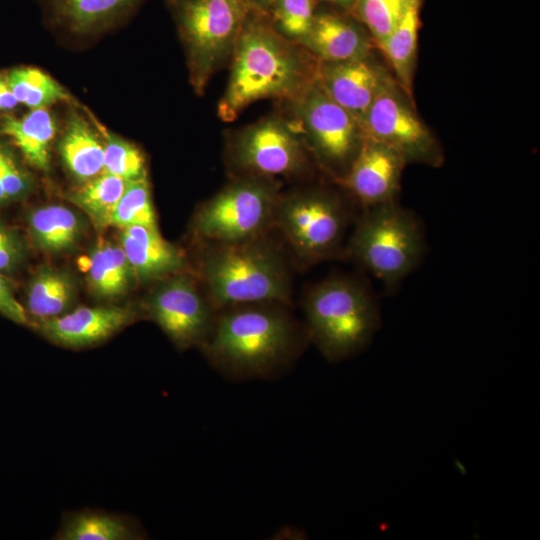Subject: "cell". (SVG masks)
Segmentation results:
<instances>
[{
	"mask_svg": "<svg viewBox=\"0 0 540 540\" xmlns=\"http://www.w3.org/2000/svg\"><path fill=\"white\" fill-rule=\"evenodd\" d=\"M145 310L182 350L201 347L216 314L200 281L184 271L158 280L146 301Z\"/></svg>",
	"mask_w": 540,
	"mask_h": 540,
	"instance_id": "9",
	"label": "cell"
},
{
	"mask_svg": "<svg viewBox=\"0 0 540 540\" xmlns=\"http://www.w3.org/2000/svg\"><path fill=\"white\" fill-rule=\"evenodd\" d=\"M32 242L41 251L61 253L70 250L83 234V221L71 209L48 205L34 209L28 216Z\"/></svg>",
	"mask_w": 540,
	"mask_h": 540,
	"instance_id": "23",
	"label": "cell"
},
{
	"mask_svg": "<svg viewBox=\"0 0 540 540\" xmlns=\"http://www.w3.org/2000/svg\"><path fill=\"white\" fill-rule=\"evenodd\" d=\"M56 123L46 108L31 109L22 118L7 117L1 132L20 149L34 167L46 171L50 165V144L56 134Z\"/></svg>",
	"mask_w": 540,
	"mask_h": 540,
	"instance_id": "22",
	"label": "cell"
},
{
	"mask_svg": "<svg viewBox=\"0 0 540 540\" xmlns=\"http://www.w3.org/2000/svg\"><path fill=\"white\" fill-rule=\"evenodd\" d=\"M218 116L232 121L250 104L267 98L294 101L316 80L318 61L281 35L265 13L251 11L231 55Z\"/></svg>",
	"mask_w": 540,
	"mask_h": 540,
	"instance_id": "1",
	"label": "cell"
},
{
	"mask_svg": "<svg viewBox=\"0 0 540 540\" xmlns=\"http://www.w3.org/2000/svg\"><path fill=\"white\" fill-rule=\"evenodd\" d=\"M361 137L383 143L406 161L435 164L439 153L426 126L396 93L391 82L358 121Z\"/></svg>",
	"mask_w": 540,
	"mask_h": 540,
	"instance_id": "12",
	"label": "cell"
},
{
	"mask_svg": "<svg viewBox=\"0 0 540 540\" xmlns=\"http://www.w3.org/2000/svg\"><path fill=\"white\" fill-rule=\"evenodd\" d=\"M371 41L352 18L340 13L317 11L307 34L298 42L320 62L366 58Z\"/></svg>",
	"mask_w": 540,
	"mask_h": 540,
	"instance_id": "16",
	"label": "cell"
},
{
	"mask_svg": "<svg viewBox=\"0 0 540 540\" xmlns=\"http://www.w3.org/2000/svg\"><path fill=\"white\" fill-rule=\"evenodd\" d=\"M185 49L190 84L202 94L233 53L252 10L242 0H167Z\"/></svg>",
	"mask_w": 540,
	"mask_h": 540,
	"instance_id": "6",
	"label": "cell"
},
{
	"mask_svg": "<svg viewBox=\"0 0 540 540\" xmlns=\"http://www.w3.org/2000/svg\"><path fill=\"white\" fill-rule=\"evenodd\" d=\"M203 245L199 281L216 312L247 304L291 303L289 270L267 236Z\"/></svg>",
	"mask_w": 540,
	"mask_h": 540,
	"instance_id": "3",
	"label": "cell"
},
{
	"mask_svg": "<svg viewBox=\"0 0 540 540\" xmlns=\"http://www.w3.org/2000/svg\"><path fill=\"white\" fill-rule=\"evenodd\" d=\"M248 7L254 11L266 13L272 0H242Z\"/></svg>",
	"mask_w": 540,
	"mask_h": 540,
	"instance_id": "36",
	"label": "cell"
},
{
	"mask_svg": "<svg viewBox=\"0 0 540 540\" xmlns=\"http://www.w3.org/2000/svg\"><path fill=\"white\" fill-rule=\"evenodd\" d=\"M75 299L76 284L69 272L49 266L38 268L26 288L28 325L63 315L71 310Z\"/></svg>",
	"mask_w": 540,
	"mask_h": 540,
	"instance_id": "20",
	"label": "cell"
},
{
	"mask_svg": "<svg viewBox=\"0 0 540 540\" xmlns=\"http://www.w3.org/2000/svg\"><path fill=\"white\" fill-rule=\"evenodd\" d=\"M0 314L17 324H29L24 306L17 300L10 282L2 273H0Z\"/></svg>",
	"mask_w": 540,
	"mask_h": 540,
	"instance_id": "34",
	"label": "cell"
},
{
	"mask_svg": "<svg viewBox=\"0 0 540 540\" xmlns=\"http://www.w3.org/2000/svg\"><path fill=\"white\" fill-rule=\"evenodd\" d=\"M3 147L4 146L0 144V167H1V154H2ZM6 202L7 201H6L5 194H4V191L1 185V180H0V204H4Z\"/></svg>",
	"mask_w": 540,
	"mask_h": 540,
	"instance_id": "38",
	"label": "cell"
},
{
	"mask_svg": "<svg viewBox=\"0 0 540 540\" xmlns=\"http://www.w3.org/2000/svg\"><path fill=\"white\" fill-rule=\"evenodd\" d=\"M412 0H357L349 12L369 31L379 47L403 17Z\"/></svg>",
	"mask_w": 540,
	"mask_h": 540,
	"instance_id": "29",
	"label": "cell"
},
{
	"mask_svg": "<svg viewBox=\"0 0 540 540\" xmlns=\"http://www.w3.org/2000/svg\"><path fill=\"white\" fill-rule=\"evenodd\" d=\"M229 150L240 176L290 177L301 174L308 164L298 135L286 122L274 117L240 131Z\"/></svg>",
	"mask_w": 540,
	"mask_h": 540,
	"instance_id": "11",
	"label": "cell"
},
{
	"mask_svg": "<svg viewBox=\"0 0 540 540\" xmlns=\"http://www.w3.org/2000/svg\"><path fill=\"white\" fill-rule=\"evenodd\" d=\"M137 318V310L127 306H82L31 326L53 344L83 349L107 341Z\"/></svg>",
	"mask_w": 540,
	"mask_h": 540,
	"instance_id": "13",
	"label": "cell"
},
{
	"mask_svg": "<svg viewBox=\"0 0 540 540\" xmlns=\"http://www.w3.org/2000/svg\"><path fill=\"white\" fill-rule=\"evenodd\" d=\"M6 81L18 103L31 109L46 108L48 105L68 101L67 91L52 77L37 68L13 69Z\"/></svg>",
	"mask_w": 540,
	"mask_h": 540,
	"instance_id": "27",
	"label": "cell"
},
{
	"mask_svg": "<svg viewBox=\"0 0 540 540\" xmlns=\"http://www.w3.org/2000/svg\"><path fill=\"white\" fill-rule=\"evenodd\" d=\"M424 249V232L416 215L392 202L364 209L342 255L392 290L418 266Z\"/></svg>",
	"mask_w": 540,
	"mask_h": 540,
	"instance_id": "5",
	"label": "cell"
},
{
	"mask_svg": "<svg viewBox=\"0 0 540 540\" xmlns=\"http://www.w3.org/2000/svg\"><path fill=\"white\" fill-rule=\"evenodd\" d=\"M18 101L9 87L6 78L0 76V110H11Z\"/></svg>",
	"mask_w": 540,
	"mask_h": 540,
	"instance_id": "35",
	"label": "cell"
},
{
	"mask_svg": "<svg viewBox=\"0 0 540 540\" xmlns=\"http://www.w3.org/2000/svg\"><path fill=\"white\" fill-rule=\"evenodd\" d=\"M317 81L327 95L349 112L357 123L381 90L391 82L367 57L320 62Z\"/></svg>",
	"mask_w": 540,
	"mask_h": 540,
	"instance_id": "15",
	"label": "cell"
},
{
	"mask_svg": "<svg viewBox=\"0 0 540 540\" xmlns=\"http://www.w3.org/2000/svg\"><path fill=\"white\" fill-rule=\"evenodd\" d=\"M53 540H143L147 532L133 516L99 508L63 513Z\"/></svg>",
	"mask_w": 540,
	"mask_h": 540,
	"instance_id": "19",
	"label": "cell"
},
{
	"mask_svg": "<svg viewBox=\"0 0 540 540\" xmlns=\"http://www.w3.org/2000/svg\"><path fill=\"white\" fill-rule=\"evenodd\" d=\"M86 280L98 299L121 297L135 280L126 255L119 244L100 239L89 253Z\"/></svg>",
	"mask_w": 540,
	"mask_h": 540,
	"instance_id": "21",
	"label": "cell"
},
{
	"mask_svg": "<svg viewBox=\"0 0 540 540\" xmlns=\"http://www.w3.org/2000/svg\"><path fill=\"white\" fill-rule=\"evenodd\" d=\"M292 102L317 158L341 180L362 142L357 121L317 80Z\"/></svg>",
	"mask_w": 540,
	"mask_h": 540,
	"instance_id": "10",
	"label": "cell"
},
{
	"mask_svg": "<svg viewBox=\"0 0 540 540\" xmlns=\"http://www.w3.org/2000/svg\"><path fill=\"white\" fill-rule=\"evenodd\" d=\"M27 254L22 235L0 222V273L11 274L23 263Z\"/></svg>",
	"mask_w": 540,
	"mask_h": 540,
	"instance_id": "33",
	"label": "cell"
},
{
	"mask_svg": "<svg viewBox=\"0 0 540 540\" xmlns=\"http://www.w3.org/2000/svg\"><path fill=\"white\" fill-rule=\"evenodd\" d=\"M287 306L256 303L219 310L200 349L211 365L230 379L276 376L297 357L308 339Z\"/></svg>",
	"mask_w": 540,
	"mask_h": 540,
	"instance_id": "2",
	"label": "cell"
},
{
	"mask_svg": "<svg viewBox=\"0 0 540 540\" xmlns=\"http://www.w3.org/2000/svg\"><path fill=\"white\" fill-rule=\"evenodd\" d=\"M280 194L275 179L239 176L197 208L191 230L202 243H236L267 236L274 228Z\"/></svg>",
	"mask_w": 540,
	"mask_h": 540,
	"instance_id": "7",
	"label": "cell"
},
{
	"mask_svg": "<svg viewBox=\"0 0 540 540\" xmlns=\"http://www.w3.org/2000/svg\"><path fill=\"white\" fill-rule=\"evenodd\" d=\"M106 226L119 229L130 226L158 229L156 213L146 177L127 181L122 196L108 217Z\"/></svg>",
	"mask_w": 540,
	"mask_h": 540,
	"instance_id": "28",
	"label": "cell"
},
{
	"mask_svg": "<svg viewBox=\"0 0 540 540\" xmlns=\"http://www.w3.org/2000/svg\"><path fill=\"white\" fill-rule=\"evenodd\" d=\"M58 150L69 172L80 181H88L103 172V142L78 115L70 118Z\"/></svg>",
	"mask_w": 540,
	"mask_h": 540,
	"instance_id": "24",
	"label": "cell"
},
{
	"mask_svg": "<svg viewBox=\"0 0 540 540\" xmlns=\"http://www.w3.org/2000/svg\"><path fill=\"white\" fill-rule=\"evenodd\" d=\"M51 21L76 35L107 30L130 16L144 0H42Z\"/></svg>",
	"mask_w": 540,
	"mask_h": 540,
	"instance_id": "18",
	"label": "cell"
},
{
	"mask_svg": "<svg viewBox=\"0 0 540 540\" xmlns=\"http://www.w3.org/2000/svg\"><path fill=\"white\" fill-rule=\"evenodd\" d=\"M352 212L336 195L321 190L280 194L274 219L297 260L312 266L342 255Z\"/></svg>",
	"mask_w": 540,
	"mask_h": 540,
	"instance_id": "8",
	"label": "cell"
},
{
	"mask_svg": "<svg viewBox=\"0 0 540 540\" xmlns=\"http://www.w3.org/2000/svg\"><path fill=\"white\" fill-rule=\"evenodd\" d=\"M127 181L108 173L85 181L69 195V200L81 208L98 226L105 227L108 217L122 196Z\"/></svg>",
	"mask_w": 540,
	"mask_h": 540,
	"instance_id": "26",
	"label": "cell"
},
{
	"mask_svg": "<svg viewBox=\"0 0 540 540\" xmlns=\"http://www.w3.org/2000/svg\"><path fill=\"white\" fill-rule=\"evenodd\" d=\"M328 2L330 4H333L335 6H338L348 12L352 10L357 0H318V2Z\"/></svg>",
	"mask_w": 540,
	"mask_h": 540,
	"instance_id": "37",
	"label": "cell"
},
{
	"mask_svg": "<svg viewBox=\"0 0 540 540\" xmlns=\"http://www.w3.org/2000/svg\"><path fill=\"white\" fill-rule=\"evenodd\" d=\"M0 180L7 202L25 197L31 189L28 173L5 147L1 154Z\"/></svg>",
	"mask_w": 540,
	"mask_h": 540,
	"instance_id": "32",
	"label": "cell"
},
{
	"mask_svg": "<svg viewBox=\"0 0 540 540\" xmlns=\"http://www.w3.org/2000/svg\"><path fill=\"white\" fill-rule=\"evenodd\" d=\"M303 311L308 339L331 362L364 349L380 325L378 304L369 288L347 276L329 277L312 287Z\"/></svg>",
	"mask_w": 540,
	"mask_h": 540,
	"instance_id": "4",
	"label": "cell"
},
{
	"mask_svg": "<svg viewBox=\"0 0 540 540\" xmlns=\"http://www.w3.org/2000/svg\"><path fill=\"white\" fill-rule=\"evenodd\" d=\"M318 0H272L266 15L285 38L298 43L309 31Z\"/></svg>",
	"mask_w": 540,
	"mask_h": 540,
	"instance_id": "30",
	"label": "cell"
},
{
	"mask_svg": "<svg viewBox=\"0 0 540 540\" xmlns=\"http://www.w3.org/2000/svg\"><path fill=\"white\" fill-rule=\"evenodd\" d=\"M407 161L389 146L363 138L347 173L340 180L364 209L396 202Z\"/></svg>",
	"mask_w": 540,
	"mask_h": 540,
	"instance_id": "14",
	"label": "cell"
},
{
	"mask_svg": "<svg viewBox=\"0 0 540 540\" xmlns=\"http://www.w3.org/2000/svg\"><path fill=\"white\" fill-rule=\"evenodd\" d=\"M120 230L119 245L136 280L158 281L186 267L184 254L166 241L158 229L130 226Z\"/></svg>",
	"mask_w": 540,
	"mask_h": 540,
	"instance_id": "17",
	"label": "cell"
},
{
	"mask_svg": "<svg viewBox=\"0 0 540 540\" xmlns=\"http://www.w3.org/2000/svg\"><path fill=\"white\" fill-rule=\"evenodd\" d=\"M104 133V167L102 173L118 176L126 181L146 177L145 159L138 148L109 133Z\"/></svg>",
	"mask_w": 540,
	"mask_h": 540,
	"instance_id": "31",
	"label": "cell"
},
{
	"mask_svg": "<svg viewBox=\"0 0 540 540\" xmlns=\"http://www.w3.org/2000/svg\"><path fill=\"white\" fill-rule=\"evenodd\" d=\"M421 0H412L403 17L379 46L388 59L403 91L411 97L416 60Z\"/></svg>",
	"mask_w": 540,
	"mask_h": 540,
	"instance_id": "25",
	"label": "cell"
}]
</instances>
